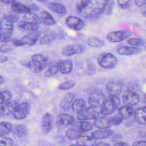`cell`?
<instances>
[{
  "label": "cell",
  "instance_id": "obj_1",
  "mask_svg": "<svg viewBox=\"0 0 146 146\" xmlns=\"http://www.w3.org/2000/svg\"><path fill=\"white\" fill-rule=\"evenodd\" d=\"M109 0H78V13L86 19L99 17L105 10Z\"/></svg>",
  "mask_w": 146,
  "mask_h": 146
},
{
  "label": "cell",
  "instance_id": "obj_2",
  "mask_svg": "<svg viewBox=\"0 0 146 146\" xmlns=\"http://www.w3.org/2000/svg\"><path fill=\"white\" fill-rule=\"evenodd\" d=\"M48 63L47 58L40 54H34L31 56V60L22 64L28 67L32 72L38 73L42 71L47 66Z\"/></svg>",
  "mask_w": 146,
  "mask_h": 146
},
{
  "label": "cell",
  "instance_id": "obj_3",
  "mask_svg": "<svg viewBox=\"0 0 146 146\" xmlns=\"http://www.w3.org/2000/svg\"><path fill=\"white\" fill-rule=\"evenodd\" d=\"M120 104V100L118 95H110L101 106L100 113L104 115L111 114L118 108Z\"/></svg>",
  "mask_w": 146,
  "mask_h": 146
},
{
  "label": "cell",
  "instance_id": "obj_4",
  "mask_svg": "<svg viewBox=\"0 0 146 146\" xmlns=\"http://www.w3.org/2000/svg\"><path fill=\"white\" fill-rule=\"evenodd\" d=\"M98 62L104 68L112 69L117 65V59L111 53H103L98 56Z\"/></svg>",
  "mask_w": 146,
  "mask_h": 146
},
{
  "label": "cell",
  "instance_id": "obj_5",
  "mask_svg": "<svg viewBox=\"0 0 146 146\" xmlns=\"http://www.w3.org/2000/svg\"><path fill=\"white\" fill-rule=\"evenodd\" d=\"M14 30L13 23L3 18L1 21V42H8L11 39V36Z\"/></svg>",
  "mask_w": 146,
  "mask_h": 146
},
{
  "label": "cell",
  "instance_id": "obj_6",
  "mask_svg": "<svg viewBox=\"0 0 146 146\" xmlns=\"http://www.w3.org/2000/svg\"><path fill=\"white\" fill-rule=\"evenodd\" d=\"M131 35L130 31L123 30L110 32L107 34L106 38L111 42H119L128 38Z\"/></svg>",
  "mask_w": 146,
  "mask_h": 146
},
{
  "label": "cell",
  "instance_id": "obj_7",
  "mask_svg": "<svg viewBox=\"0 0 146 146\" xmlns=\"http://www.w3.org/2000/svg\"><path fill=\"white\" fill-rule=\"evenodd\" d=\"M96 108H97L92 106L86 107L81 112L78 113V119L80 120L96 119L99 116V114Z\"/></svg>",
  "mask_w": 146,
  "mask_h": 146
},
{
  "label": "cell",
  "instance_id": "obj_8",
  "mask_svg": "<svg viewBox=\"0 0 146 146\" xmlns=\"http://www.w3.org/2000/svg\"><path fill=\"white\" fill-rule=\"evenodd\" d=\"M106 99V98L103 92L95 91L90 94L88 98V103L90 106L99 108L101 107Z\"/></svg>",
  "mask_w": 146,
  "mask_h": 146
},
{
  "label": "cell",
  "instance_id": "obj_9",
  "mask_svg": "<svg viewBox=\"0 0 146 146\" xmlns=\"http://www.w3.org/2000/svg\"><path fill=\"white\" fill-rule=\"evenodd\" d=\"M85 51V47L81 44H71L64 46L62 50V54L65 56H71L80 54Z\"/></svg>",
  "mask_w": 146,
  "mask_h": 146
},
{
  "label": "cell",
  "instance_id": "obj_10",
  "mask_svg": "<svg viewBox=\"0 0 146 146\" xmlns=\"http://www.w3.org/2000/svg\"><path fill=\"white\" fill-rule=\"evenodd\" d=\"M123 83L119 80L110 81L106 84V90L110 95H119L123 88Z\"/></svg>",
  "mask_w": 146,
  "mask_h": 146
},
{
  "label": "cell",
  "instance_id": "obj_11",
  "mask_svg": "<svg viewBox=\"0 0 146 146\" xmlns=\"http://www.w3.org/2000/svg\"><path fill=\"white\" fill-rule=\"evenodd\" d=\"M30 105L27 102L19 104L13 113L14 117L17 120L24 119L29 113Z\"/></svg>",
  "mask_w": 146,
  "mask_h": 146
},
{
  "label": "cell",
  "instance_id": "obj_12",
  "mask_svg": "<svg viewBox=\"0 0 146 146\" xmlns=\"http://www.w3.org/2000/svg\"><path fill=\"white\" fill-rule=\"evenodd\" d=\"M123 103L125 105L134 106L140 101L139 95L135 92L127 90L124 92L122 96Z\"/></svg>",
  "mask_w": 146,
  "mask_h": 146
},
{
  "label": "cell",
  "instance_id": "obj_13",
  "mask_svg": "<svg viewBox=\"0 0 146 146\" xmlns=\"http://www.w3.org/2000/svg\"><path fill=\"white\" fill-rule=\"evenodd\" d=\"M66 23L68 27L75 31L81 30L85 26V23L82 19L74 16L68 17L66 19Z\"/></svg>",
  "mask_w": 146,
  "mask_h": 146
},
{
  "label": "cell",
  "instance_id": "obj_14",
  "mask_svg": "<svg viewBox=\"0 0 146 146\" xmlns=\"http://www.w3.org/2000/svg\"><path fill=\"white\" fill-rule=\"evenodd\" d=\"M18 104V103L16 101H9L1 103L0 108L1 116L3 117L7 116L12 113H14Z\"/></svg>",
  "mask_w": 146,
  "mask_h": 146
},
{
  "label": "cell",
  "instance_id": "obj_15",
  "mask_svg": "<svg viewBox=\"0 0 146 146\" xmlns=\"http://www.w3.org/2000/svg\"><path fill=\"white\" fill-rule=\"evenodd\" d=\"M53 125V116L50 113H46L41 120L42 131L44 134H48L51 130Z\"/></svg>",
  "mask_w": 146,
  "mask_h": 146
},
{
  "label": "cell",
  "instance_id": "obj_16",
  "mask_svg": "<svg viewBox=\"0 0 146 146\" xmlns=\"http://www.w3.org/2000/svg\"><path fill=\"white\" fill-rule=\"evenodd\" d=\"M142 48L136 47V46H121L117 48L116 51L120 55H131L140 54L142 52Z\"/></svg>",
  "mask_w": 146,
  "mask_h": 146
},
{
  "label": "cell",
  "instance_id": "obj_17",
  "mask_svg": "<svg viewBox=\"0 0 146 146\" xmlns=\"http://www.w3.org/2000/svg\"><path fill=\"white\" fill-rule=\"evenodd\" d=\"M40 36V33L39 31L36 30L27 34L23 36L21 39L25 45L27 44L29 46H33L36 43Z\"/></svg>",
  "mask_w": 146,
  "mask_h": 146
},
{
  "label": "cell",
  "instance_id": "obj_18",
  "mask_svg": "<svg viewBox=\"0 0 146 146\" xmlns=\"http://www.w3.org/2000/svg\"><path fill=\"white\" fill-rule=\"evenodd\" d=\"M75 98V95L71 92H68L63 96L62 99L60 107L64 111H68L71 107L73 100Z\"/></svg>",
  "mask_w": 146,
  "mask_h": 146
},
{
  "label": "cell",
  "instance_id": "obj_19",
  "mask_svg": "<svg viewBox=\"0 0 146 146\" xmlns=\"http://www.w3.org/2000/svg\"><path fill=\"white\" fill-rule=\"evenodd\" d=\"M94 124L97 128H99L100 129H103L110 128L112 124L110 118L105 116H98L95 119Z\"/></svg>",
  "mask_w": 146,
  "mask_h": 146
},
{
  "label": "cell",
  "instance_id": "obj_20",
  "mask_svg": "<svg viewBox=\"0 0 146 146\" xmlns=\"http://www.w3.org/2000/svg\"><path fill=\"white\" fill-rule=\"evenodd\" d=\"M136 121L139 124H146V106L139 107L134 112Z\"/></svg>",
  "mask_w": 146,
  "mask_h": 146
},
{
  "label": "cell",
  "instance_id": "obj_21",
  "mask_svg": "<svg viewBox=\"0 0 146 146\" xmlns=\"http://www.w3.org/2000/svg\"><path fill=\"white\" fill-rule=\"evenodd\" d=\"M96 140L95 137L89 136H81L76 139V144L72 145H85V146H90L94 145L96 144Z\"/></svg>",
  "mask_w": 146,
  "mask_h": 146
},
{
  "label": "cell",
  "instance_id": "obj_22",
  "mask_svg": "<svg viewBox=\"0 0 146 146\" xmlns=\"http://www.w3.org/2000/svg\"><path fill=\"white\" fill-rule=\"evenodd\" d=\"M113 134V131L110 129L103 128L93 132L91 134L96 139H103L110 137Z\"/></svg>",
  "mask_w": 146,
  "mask_h": 146
},
{
  "label": "cell",
  "instance_id": "obj_23",
  "mask_svg": "<svg viewBox=\"0 0 146 146\" xmlns=\"http://www.w3.org/2000/svg\"><path fill=\"white\" fill-rule=\"evenodd\" d=\"M73 69L72 62L70 59L60 60L59 71L63 74H70Z\"/></svg>",
  "mask_w": 146,
  "mask_h": 146
},
{
  "label": "cell",
  "instance_id": "obj_24",
  "mask_svg": "<svg viewBox=\"0 0 146 146\" xmlns=\"http://www.w3.org/2000/svg\"><path fill=\"white\" fill-rule=\"evenodd\" d=\"M39 25L38 24L33 23L31 22H27L24 20H22L20 21L18 24V27L25 31H34L38 30L39 29Z\"/></svg>",
  "mask_w": 146,
  "mask_h": 146
},
{
  "label": "cell",
  "instance_id": "obj_25",
  "mask_svg": "<svg viewBox=\"0 0 146 146\" xmlns=\"http://www.w3.org/2000/svg\"><path fill=\"white\" fill-rule=\"evenodd\" d=\"M74 121V117L67 113H61L59 115L57 123L59 125L66 126L71 124Z\"/></svg>",
  "mask_w": 146,
  "mask_h": 146
},
{
  "label": "cell",
  "instance_id": "obj_26",
  "mask_svg": "<svg viewBox=\"0 0 146 146\" xmlns=\"http://www.w3.org/2000/svg\"><path fill=\"white\" fill-rule=\"evenodd\" d=\"M47 7L53 12H55V13L60 15H64L67 13L66 7L63 5L59 3H48L47 5Z\"/></svg>",
  "mask_w": 146,
  "mask_h": 146
},
{
  "label": "cell",
  "instance_id": "obj_27",
  "mask_svg": "<svg viewBox=\"0 0 146 146\" xmlns=\"http://www.w3.org/2000/svg\"><path fill=\"white\" fill-rule=\"evenodd\" d=\"M59 38H60V35L56 33L52 32L42 36L40 39L39 43L42 44H49Z\"/></svg>",
  "mask_w": 146,
  "mask_h": 146
},
{
  "label": "cell",
  "instance_id": "obj_28",
  "mask_svg": "<svg viewBox=\"0 0 146 146\" xmlns=\"http://www.w3.org/2000/svg\"><path fill=\"white\" fill-rule=\"evenodd\" d=\"M13 135L18 137H23L27 134V128L23 124H16L13 129Z\"/></svg>",
  "mask_w": 146,
  "mask_h": 146
},
{
  "label": "cell",
  "instance_id": "obj_29",
  "mask_svg": "<svg viewBox=\"0 0 146 146\" xmlns=\"http://www.w3.org/2000/svg\"><path fill=\"white\" fill-rule=\"evenodd\" d=\"M11 10L17 14H26L31 11L30 7L25 6L18 2H15L11 5Z\"/></svg>",
  "mask_w": 146,
  "mask_h": 146
},
{
  "label": "cell",
  "instance_id": "obj_30",
  "mask_svg": "<svg viewBox=\"0 0 146 146\" xmlns=\"http://www.w3.org/2000/svg\"><path fill=\"white\" fill-rule=\"evenodd\" d=\"M39 17L41 22L46 25H53L55 23V21L52 15L48 12L43 11L40 13Z\"/></svg>",
  "mask_w": 146,
  "mask_h": 146
},
{
  "label": "cell",
  "instance_id": "obj_31",
  "mask_svg": "<svg viewBox=\"0 0 146 146\" xmlns=\"http://www.w3.org/2000/svg\"><path fill=\"white\" fill-rule=\"evenodd\" d=\"M118 112L123 116V119H127L134 115V110L132 106L125 105L119 108Z\"/></svg>",
  "mask_w": 146,
  "mask_h": 146
},
{
  "label": "cell",
  "instance_id": "obj_32",
  "mask_svg": "<svg viewBox=\"0 0 146 146\" xmlns=\"http://www.w3.org/2000/svg\"><path fill=\"white\" fill-rule=\"evenodd\" d=\"M87 44L92 47H102L105 44V42L99 37L91 36L87 39Z\"/></svg>",
  "mask_w": 146,
  "mask_h": 146
},
{
  "label": "cell",
  "instance_id": "obj_33",
  "mask_svg": "<svg viewBox=\"0 0 146 146\" xmlns=\"http://www.w3.org/2000/svg\"><path fill=\"white\" fill-rule=\"evenodd\" d=\"M71 108L74 112L79 113L86 108V102L82 99H76L72 103Z\"/></svg>",
  "mask_w": 146,
  "mask_h": 146
},
{
  "label": "cell",
  "instance_id": "obj_34",
  "mask_svg": "<svg viewBox=\"0 0 146 146\" xmlns=\"http://www.w3.org/2000/svg\"><path fill=\"white\" fill-rule=\"evenodd\" d=\"M76 129L79 130V131L82 132H85L89 131L92 129V124L86 121H79L76 123L75 124Z\"/></svg>",
  "mask_w": 146,
  "mask_h": 146
},
{
  "label": "cell",
  "instance_id": "obj_35",
  "mask_svg": "<svg viewBox=\"0 0 146 146\" xmlns=\"http://www.w3.org/2000/svg\"><path fill=\"white\" fill-rule=\"evenodd\" d=\"M23 20L27 21V22H31L33 23L38 24V25H39L41 22L40 17L39 16H38L36 14L32 13L31 11L25 14Z\"/></svg>",
  "mask_w": 146,
  "mask_h": 146
},
{
  "label": "cell",
  "instance_id": "obj_36",
  "mask_svg": "<svg viewBox=\"0 0 146 146\" xmlns=\"http://www.w3.org/2000/svg\"><path fill=\"white\" fill-rule=\"evenodd\" d=\"M13 129L12 124L7 121H2L0 124V136L3 137L11 131Z\"/></svg>",
  "mask_w": 146,
  "mask_h": 146
},
{
  "label": "cell",
  "instance_id": "obj_37",
  "mask_svg": "<svg viewBox=\"0 0 146 146\" xmlns=\"http://www.w3.org/2000/svg\"><path fill=\"white\" fill-rule=\"evenodd\" d=\"M60 69V61H58L51 66L46 70L45 72V76L47 77H51L56 75Z\"/></svg>",
  "mask_w": 146,
  "mask_h": 146
},
{
  "label": "cell",
  "instance_id": "obj_38",
  "mask_svg": "<svg viewBox=\"0 0 146 146\" xmlns=\"http://www.w3.org/2000/svg\"><path fill=\"white\" fill-rule=\"evenodd\" d=\"M82 133L83 132L79 131L76 128H70L66 131V135L68 139L74 140L80 137Z\"/></svg>",
  "mask_w": 146,
  "mask_h": 146
},
{
  "label": "cell",
  "instance_id": "obj_39",
  "mask_svg": "<svg viewBox=\"0 0 146 146\" xmlns=\"http://www.w3.org/2000/svg\"><path fill=\"white\" fill-rule=\"evenodd\" d=\"M127 43L132 46H142L145 44V42L140 39L137 38H131L127 40Z\"/></svg>",
  "mask_w": 146,
  "mask_h": 146
},
{
  "label": "cell",
  "instance_id": "obj_40",
  "mask_svg": "<svg viewBox=\"0 0 146 146\" xmlns=\"http://www.w3.org/2000/svg\"><path fill=\"white\" fill-rule=\"evenodd\" d=\"M75 82L74 80H67L60 83L58 86V88L60 90H67L72 88L73 87L75 86Z\"/></svg>",
  "mask_w": 146,
  "mask_h": 146
},
{
  "label": "cell",
  "instance_id": "obj_41",
  "mask_svg": "<svg viewBox=\"0 0 146 146\" xmlns=\"http://www.w3.org/2000/svg\"><path fill=\"white\" fill-rule=\"evenodd\" d=\"M12 95L9 91H2L1 92V104L9 102L11 99Z\"/></svg>",
  "mask_w": 146,
  "mask_h": 146
},
{
  "label": "cell",
  "instance_id": "obj_42",
  "mask_svg": "<svg viewBox=\"0 0 146 146\" xmlns=\"http://www.w3.org/2000/svg\"><path fill=\"white\" fill-rule=\"evenodd\" d=\"M110 119H111V121L112 124H113L115 125H118L122 123L123 120L124 119H123V116L121 115V114L118 112L117 113H116V115H115L112 117H111L110 118Z\"/></svg>",
  "mask_w": 146,
  "mask_h": 146
},
{
  "label": "cell",
  "instance_id": "obj_43",
  "mask_svg": "<svg viewBox=\"0 0 146 146\" xmlns=\"http://www.w3.org/2000/svg\"><path fill=\"white\" fill-rule=\"evenodd\" d=\"M3 18L11 23H13L17 22L19 19L18 16L17 14H10L5 15L3 16Z\"/></svg>",
  "mask_w": 146,
  "mask_h": 146
},
{
  "label": "cell",
  "instance_id": "obj_44",
  "mask_svg": "<svg viewBox=\"0 0 146 146\" xmlns=\"http://www.w3.org/2000/svg\"><path fill=\"white\" fill-rule=\"evenodd\" d=\"M120 7L123 9H128L131 6V0H117Z\"/></svg>",
  "mask_w": 146,
  "mask_h": 146
},
{
  "label": "cell",
  "instance_id": "obj_45",
  "mask_svg": "<svg viewBox=\"0 0 146 146\" xmlns=\"http://www.w3.org/2000/svg\"><path fill=\"white\" fill-rule=\"evenodd\" d=\"M1 145L9 146L13 145V140L9 137H1Z\"/></svg>",
  "mask_w": 146,
  "mask_h": 146
},
{
  "label": "cell",
  "instance_id": "obj_46",
  "mask_svg": "<svg viewBox=\"0 0 146 146\" xmlns=\"http://www.w3.org/2000/svg\"><path fill=\"white\" fill-rule=\"evenodd\" d=\"M12 49V48L11 47V46L7 44V43H5L2 44L1 46V53H6L9 52V51H10Z\"/></svg>",
  "mask_w": 146,
  "mask_h": 146
},
{
  "label": "cell",
  "instance_id": "obj_47",
  "mask_svg": "<svg viewBox=\"0 0 146 146\" xmlns=\"http://www.w3.org/2000/svg\"><path fill=\"white\" fill-rule=\"evenodd\" d=\"M11 42L13 44V45H14L15 46L17 47H19V46H24V43L22 42V41L21 40V39H13L11 40Z\"/></svg>",
  "mask_w": 146,
  "mask_h": 146
},
{
  "label": "cell",
  "instance_id": "obj_48",
  "mask_svg": "<svg viewBox=\"0 0 146 146\" xmlns=\"http://www.w3.org/2000/svg\"><path fill=\"white\" fill-rule=\"evenodd\" d=\"M135 2L138 7H143L146 5V0H135Z\"/></svg>",
  "mask_w": 146,
  "mask_h": 146
},
{
  "label": "cell",
  "instance_id": "obj_49",
  "mask_svg": "<svg viewBox=\"0 0 146 146\" xmlns=\"http://www.w3.org/2000/svg\"><path fill=\"white\" fill-rule=\"evenodd\" d=\"M132 145L135 146H146V141H137L133 143Z\"/></svg>",
  "mask_w": 146,
  "mask_h": 146
},
{
  "label": "cell",
  "instance_id": "obj_50",
  "mask_svg": "<svg viewBox=\"0 0 146 146\" xmlns=\"http://www.w3.org/2000/svg\"><path fill=\"white\" fill-rule=\"evenodd\" d=\"M114 145H116V146H128L129 144L125 142L119 141V142H117L116 143L114 144Z\"/></svg>",
  "mask_w": 146,
  "mask_h": 146
},
{
  "label": "cell",
  "instance_id": "obj_51",
  "mask_svg": "<svg viewBox=\"0 0 146 146\" xmlns=\"http://www.w3.org/2000/svg\"><path fill=\"white\" fill-rule=\"evenodd\" d=\"M2 3L6 4H13L16 2L15 0H0Z\"/></svg>",
  "mask_w": 146,
  "mask_h": 146
},
{
  "label": "cell",
  "instance_id": "obj_52",
  "mask_svg": "<svg viewBox=\"0 0 146 146\" xmlns=\"http://www.w3.org/2000/svg\"><path fill=\"white\" fill-rule=\"evenodd\" d=\"M8 60V58L4 55H1V63H5L6 62V61H7Z\"/></svg>",
  "mask_w": 146,
  "mask_h": 146
},
{
  "label": "cell",
  "instance_id": "obj_53",
  "mask_svg": "<svg viewBox=\"0 0 146 146\" xmlns=\"http://www.w3.org/2000/svg\"><path fill=\"white\" fill-rule=\"evenodd\" d=\"M141 12L142 15H143L144 17H146V5L144 6H143V8L141 9Z\"/></svg>",
  "mask_w": 146,
  "mask_h": 146
},
{
  "label": "cell",
  "instance_id": "obj_54",
  "mask_svg": "<svg viewBox=\"0 0 146 146\" xmlns=\"http://www.w3.org/2000/svg\"><path fill=\"white\" fill-rule=\"evenodd\" d=\"M96 145H100V146H102V145H109L107 143H104V142H100V143H96L95 144Z\"/></svg>",
  "mask_w": 146,
  "mask_h": 146
},
{
  "label": "cell",
  "instance_id": "obj_55",
  "mask_svg": "<svg viewBox=\"0 0 146 146\" xmlns=\"http://www.w3.org/2000/svg\"><path fill=\"white\" fill-rule=\"evenodd\" d=\"M4 82V79L2 77V76H1V78H0V83H1V84H2Z\"/></svg>",
  "mask_w": 146,
  "mask_h": 146
},
{
  "label": "cell",
  "instance_id": "obj_56",
  "mask_svg": "<svg viewBox=\"0 0 146 146\" xmlns=\"http://www.w3.org/2000/svg\"><path fill=\"white\" fill-rule=\"evenodd\" d=\"M38 1H45L46 0H38Z\"/></svg>",
  "mask_w": 146,
  "mask_h": 146
},
{
  "label": "cell",
  "instance_id": "obj_57",
  "mask_svg": "<svg viewBox=\"0 0 146 146\" xmlns=\"http://www.w3.org/2000/svg\"><path fill=\"white\" fill-rule=\"evenodd\" d=\"M145 50H146V47H145Z\"/></svg>",
  "mask_w": 146,
  "mask_h": 146
}]
</instances>
